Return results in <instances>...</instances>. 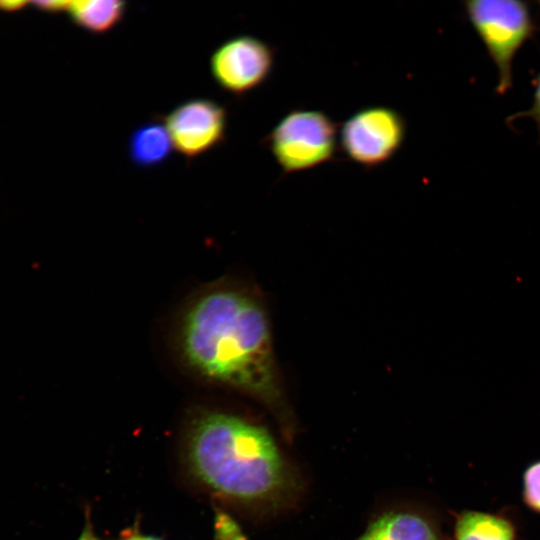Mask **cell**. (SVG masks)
<instances>
[{
  "mask_svg": "<svg viewBox=\"0 0 540 540\" xmlns=\"http://www.w3.org/2000/svg\"><path fill=\"white\" fill-rule=\"evenodd\" d=\"M182 364L206 383L282 404L267 313L249 289L219 280L193 295L177 322Z\"/></svg>",
  "mask_w": 540,
  "mask_h": 540,
  "instance_id": "1",
  "label": "cell"
},
{
  "mask_svg": "<svg viewBox=\"0 0 540 540\" xmlns=\"http://www.w3.org/2000/svg\"><path fill=\"white\" fill-rule=\"evenodd\" d=\"M180 458L195 487L228 505L254 508L272 504L290 482L270 433L220 409H199L188 418Z\"/></svg>",
  "mask_w": 540,
  "mask_h": 540,
  "instance_id": "2",
  "label": "cell"
},
{
  "mask_svg": "<svg viewBox=\"0 0 540 540\" xmlns=\"http://www.w3.org/2000/svg\"><path fill=\"white\" fill-rule=\"evenodd\" d=\"M464 10L497 69L496 92L504 95L512 87L516 54L538 29L532 9L517 0H470Z\"/></svg>",
  "mask_w": 540,
  "mask_h": 540,
  "instance_id": "3",
  "label": "cell"
},
{
  "mask_svg": "<svg viewBox=\"0 0 540 540\" xmlns=\"http://www.w3.org/2000/svg\"><path fill=\"white\" fill-rule=\"evenodd\" d=\"M275 162L284 174H295L331 162L339 148L334 120L317 109H292L265 138Z\"/></svg>",
  "mask_w": 540,
  "mask_h": 540,
  "instance_id": "4",
  "label": "cell"
},
{
  "mask_svg": "<svg viewBox=\"0 0 540 540\" xmlns=\"http://www.w3.org/2000/svg\"><path fill=\"white\" fill-rule=\"evenodd\" d=\"M407 122L395 108L370 105L351 114L339 130V148L353 163L366 169L384 165L402 148Z\"/></svg>",
  "mask_w": 540,
  "mask_h": 540,
  "instance_id": "5",
  "label": "cell"
},
{
  "mask_svg": "<svg viewBox=\"0 0 540 540\" xmlns=\"http://www.w3.org/2000/svg\"><path fill=\"white\" fill-rule=\"evenodd\" d=\"M275 66V50L266 41L241 34L221 43L210 57V72L224 91L243 96L262 86Z\"/></svg>",
  "mask_w": 540,
  "mask_h": 540,
  "instance_id": "6",
  "label": "cell"
},
{
  "mask_svg": "<svg viewBox=\"0 0 540 540\" xmlns=\"http://www.w3.org/2000/svg\"><path fill=\"white\" fill-rule=\"evenodd\" d=\"M174 150L192 160L219 146L226 137L227 112L209 98H192L163 117Z\"/></svg>",
  "mask_w": 540,
  "mask_h": 540,
  "instance_id": "7",
  "label": "cell"
},
{
  "mask_svg": "<svg viewBox=\"0 0 540 540\" xmlns=\"http://www.w3.org/2000/svg\"><path fill=\"white\" fill-rule=\"evenodd\" d=\"M127 155L140 169H153L168 161L174 147L163 119H151L135 127L127 140Z\"/></svg>",
  "mask_w": 540,
  "mask_h": 540,
  "instance_id": "8",
  "label": "cell"
},
{
  "mask_svg": "<svg viewBox=\"0 0 540 540\" xmlns=\"http://www.w3.org/2000/svg\"><path fill=\"white\" fill-rule=\"evenodd\" d=\"M357 540H444L436 523L414 512H390L374 521Z\"/></svg>",
  "mask_w": 540,
  "mask_h": 540,
  "instance_id": "9",
  "label": "cell"
},
{
  "mask_svg": "<svg viewBox=\"0 0 540 540\" xmlns=\"http://www.w3.org/2000/svg\"><path fill=\"white\" fill-rule=\"evenodd\" d=\"M518 528L507 512L464 510L454 524V540H517Z\"/></svg>",
  "mask_w": 540,
  "mask_h": 540,
  "instance_id": "10",
  "label": "cell"
},
{
  "mask_svg": "<svg viewBox=\"0 0 540 540\" xmlns=\"http://www.w3.org/2000/svg\"><path fill=\"white\" fill-rule=\"evenodd\" d=\"M68 13L72 21L92 34H104L122 22L127 3L119 0L70 1Z\"/></svg>",
  "mask_w": 540,
  "mask_h": 540,
  "instance_id": "11",
  "label": "cell"
},
{
  "mask_svg": "<svg viewBox=\"0 0 540 540\" xmlns=\"http://www.w3.org/2000/svg\"><path fill=\"white\" fill-rule=\"evenodd\" d=\"M521 495L525 506L540 515V459L531 462L524 469Z\"/></svg>",
  "mask_w": 540,
  "mask_h": 540,
  "instance_id": "12",
  "label": "cell"
},
{
  "mask_svg": "<svg viewBox=\"0 0 540 540\" xmlns=\"http://www.w3.org/2000/svg\"><path fill=\"white\" fill-rule=\"evenodd\" d=\"M214 526L216 540H245L237 523L222 511L216 512Z\"/></svg>",
  "mask_w": 540,
  "mask_h": 540,
  "instance_id": "13",
  "label": "cell"
},
{
  "mask_svg": "<svg viewBox=\"0 0 540 540\" xmlns=\"http://www.w3.org/2000/svg\"><path fill=\"white\" fill-rule=\"evenodd\" d=\"M521 117L531 118L540 128V72L538 73L534 82V91L531 107L526 111L513 114L509 117L508 122L515 121L516 119H519Z\"/></svg>",
  "mask_w": 540,
  "mask_h": 540,
  "instance_id": "14",
  "label": "cell"
},
{
  "mask_svg": "<svg viewBox=\"0 0 540 540\" xmlns=\"http://www.w3.org/2000/svg\"><path fill=\"white\" fill-rule=\"evenodd\" d=\"M34 4L45 11L60 12L68 10L70 1H39Z\"/></svg>",
  "mask_w": 540,
  "mask_h": 540,
  "instance_id": "15",
  "label": "cell"
},
{
  "mask_svg": "<svg viewBox=\"0 0 540 540\" xmlns=\"http://www.w3.org/2000/svg\"><path fill=\"white\" fill-rule=\"evenodd\" d=\"M119 540H162L161 538L141 533L138 529H130Z\"/></svg>",
  "mask_w": 540,
  "mask_h": 540,
  "instance_id": "16",
  "label": "cell"
},
{
  "mask_svg": "<svg viewBox=\"0 0 540 540\" xmlns=\"http://www.w3.org/2000/svg\"><path fill=\"white\" fill-rule=\"evenodd\" d=\"M77 540H100L97 535L94 533L93 527L90 524V521H87L84 529L79 535Z\"/></svg>",
  "mask_w": 540,
  "mask_h": 540,
  "instance_id": "17",
  "label": "cell"
}]
</instances>
